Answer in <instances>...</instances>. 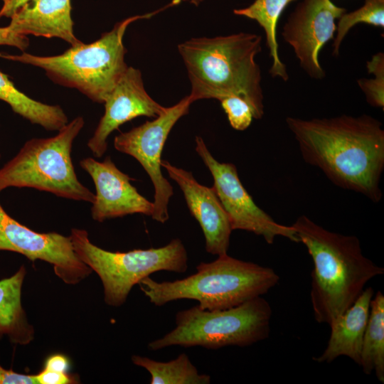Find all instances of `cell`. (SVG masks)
<instances>
[{
	"instance_id": "cell-6",
	"label": "cell",
	"mask_w": 384,
	"mask_h": 384,
	"mask_svg": "<svg viewBox=\"0 0 384 384\" xmlns=\"http://www.w3.org/2000/svg\"><path fill=\"white\" fill-rule=\"evenodd\" d=\"M84 124L78 116L53 137L26 142L0 169V192L9 187L32 188L92 203L95 194L78 180L71 157L73 142Z\"/></svg>"
},
{
	"instance_id": "cell-21",
	"label": "cell",
	"mask_w": 384,
	"mask_h": 384,
	"mask_svg": "<svg viewBox=\"0 0 384 384\" xmlns=\"http://www.w3.org/2000/svg\"><path fill=\"white\" fill-rule=\"evenodd\" d=\"M360 366L366 375L375 373L384 383V295L378 291L373 295L361 352Z\"/></svg>"
},
{
	"instance_id": "cell-7",
	"label": "cell",
	"mask_w": 384,
	"mask_h": 384,
	"mask_svg": "<svg viewBox=\"0 0 384 384\" xmlns=\"http://www.w3.org/2000/svg\"><path fill=\"white\" fill-rule=\"evenodd\" d=\"M272 310L261 297L225 309L206 310L198 305L178 311L176 327L148 343L151 351L178 346L219 349L247 347L266 339L270 334Z\"/></svg>"
},
{
	"instance_id": "cell-19",
	"label": "cell",
	"mask_w": 384,
	"mask_h": 384,
	"mask_svg": "<svg viewBox=\"0 0 384 384\" xmlns=\"http://www.w3.org/2000/svg\"><path fill=\"white\" fill-rule=\"evenodd\" d=\"M0 100L6 102L14 112L46 130L58 131L68 122L60 106L47 105L29 97L18 90L9 77L1 71Z\"/></svg>"
},
{
	"instance_id": "cell-20",
	"label": "cell",
	"mask_w": 384,
	"mask_h": 384,
	"mask_svg": "<svg viewBox=\"0 0 384 384\" xmlns=\"http://www.w3.org/2000/svg\"><path fill=\"white\" fill-rule=\"evenodd\" d=\"M294 0H255L246 8L234 9L233 13L256 21L265 33L266 45L272 58L270 73L272 78L287 81L289 75L286 65L281 60L277 41V25L286 6Z\"/></svg>"
},
{
	"instance_id": "cell-18",
	"label": "cell",
	"mask_w": 384,
	"mask_h": 384,
	"mask_svg": "<svg viewBox=\"0 0 384 384\" xmlns=\"http://www.w3.org/2000/svg\"><path fill=\"white\" fill-rule=\"evenodd\" d=\"M26 269L21 266L11 277L0 280V339L26 345L33 338V329L21 305V287Z\"/></svg>"
},
{
	"instance_id": "cell-16",
	"label": "cell",
	"mask_w": 384,
	"mask_h": 384,
	"mask_svg": "<svg viewBox=\"0 0 384 384\" xmlns=\"http://www.w3.org/2000/svg\"><path fill=\"white\" fill-rule=\"evenodd\" d=\"M70 0H30L11 17L8 28L13 32L47 38H60L71 46L82 42L75 36Z\"/></svg>"
},
{
	"instance_id": "cell-2",
	"label": "cell",
	"mask_w": 384,
	"mask_h": 384,
	"mask_svg": "<svg viewBox=\"0 0 384 384\" xmlns=\"http://www.w3.org/2000/svg\"><path fill=\"white\" fill-rule=\"evenodd\" d=\"M292 225L313 262L310 299L314 319L330 326L384 268L363 254L354 235L329 231L304 215Z\"/></svg>"
},
{
	"instance_id": "cell-5",
	"label": "cell",
	"mask_w": 384,
	"mask_h": 384,
	"mask_svg": "<svg viewBox=\"0 0 384 384\" xmlns=\"http://www.w3.org/2000/svg\"><path fill=\"white\" fill-rule=\"evenodd\" d=\"M178 3L179 0H173L154 12L125 18L97 41L89 44L82 42L60 55L38 56L28 53L16 55L1 52L0 57L38 67L55 83L75 88L92 101L104 103L128 68L124 60L127 49L123 43L127 27L134 21L149 18Z\"/></svg>"
},
{
	"instance_id": "cell-14",
	"label": "cell",
	"mask_w": 384,
	"mask_h": 384,
	"mask_svg": "<svg viewBox=\"0 0 384 384\" xmlns=\"http://www.w3.org/2000/svg\"><path fill=\"white\" fill-rule=\"evenodd\" d=\"M80 166L91 176L95 186L91 208L94 220L101 223L135 213L151 216L154 203L138 192L131 183L134 179L121 171L110 156L102 161L85 158L80 160Z\"/></svg>"
},
{
	"instance_id": "cell-30",
	"label": "cell",
	"mask_w": 384,
	"mask_h": 384,
	"mask_svg": "<svg viewBox=\"0 0 384 384\" xmlns=\"http://www.w3.org/2000/svg\"><path fill=\"white\" fill-rule=\"evenodd\" d=\"M3 5L0 9V18H11L22 6L30 0H2Z\"/></svg>"
},
{
	"instance_id": "cell-26",
	"label": "cell",
	"mask_w": 384,
	"mask_h": 384,
	"mask_svg": "<svg viewBox=\"0 0 384 384\" xmlns=\"http://www.w3.org/2000/svg\"><path fill=\"white\" fill-rule=\"evenodd\" d=\"M36 375L38 384H70L78 383L75 375L43 368Z\"/></svg>"
},
{
	"instance_id": "cell-27",
	"label": "cell",
	"mask_w": 384,
	"mask_h": 384,
	"mask_svg": "<svg viewBox=\"0 0 384 384\" xmlns=\"http://www.w3.org/2000/svg\"><path fill=\"white\" fill-rule=\"evenodd\" d=\"M0 46H13L24 51L29 46V39L26 36L11 31L8 26L0 27Z\"/></svg>"
},
{
	"instance_id": "cell-31",
	"label": "cell",
	"mask_w": 384,
	"mask_h": 384,
	"mask_svg": "<svg viewBox=\"0 0 384 384\" xmlns=\"http://www.w3.org/2000/svg\"><path fill=\"white\" fill-rule=\"evenodd\" d=\"M201 1L203 0H191V2L196 6H198Z\"/></svg>"
},
{
	"instance_id": "cell-13",
	"label": "cell",
	"mask_w": 384,
	"mask_h": 384,
	"mask_svg": "<svg viewBox=\"0 0 384 384\" xmlns=\"http://www.w3.org/2000/svg\"><path fill=\"white\" fill-rule=\"evenodd\" d=\"M104 104V114L87 142L88 148L97 158L105 154L109 136L122 124L140 116L156 118L166 110L149 95L141 71L131 66H128Z\"/></svg>"
},
{
	"instance_id": "cell-8",
	"label": "cell",
	"mask_w": 384,
	"mask_h": 384,
	"mask_svg": "<svg viewBox=\"0 0 384 384\" xmlns=\"http://www.w3.org/2000/svg\"><path fill=\"white\" fill-rule=\"evenodd\" d=\"M70 238L80 260L100 277L105 302L112 306H122L132 288L154 272L188 270L187 251L179 238L158 248L110 252L92 243L85 230L73 228Z\"/></svg>"
},
{
	"instance_id": "cell-25",
	"label": "cell",
	"mask_w": 384,
	"mask_h": 384,
	"mask_svg": "<svg viewBox=\"0 0 384 384\" xmlns=\"http://www.w3.org/2000/svg\"><path fill=\"white\" fill-rule=\"evenodd\" d=\"M220 102L234 129L243 131L250 127L254 119V112L245 100L231 95L222 99Z\"/></svg>"
},
{
	"instance_id": "cell-15",
	"label": "cell",
	"mask_w": 384,
	"mask_h": 384,
	"mask_svg": "<svg viewBox=\"0 0 384 384\" xmlns=\"http://www.w3.org/2000/svg\"><path fill=\"white\" fill-rule=\"evenodd\" d=\"M161 166L182 191L191 215L202 229L206 252L217 256L228 254L233 230L214 188L199 183L191 171L166 160L161 161Z\"/></svg>"
},
{
	"instance_id": "cell-24",
	"label": "cell",
	"mask_w": 384,
	"mask_h": 384,
	"mask_svg": "<svg viewBox=\"0 0 384 384\" xmlns=\"http://www.w3.org/2000/svg\"><path fill=\"white\" fill-rule=\"evenodd\" d=\"M368 72L374 78H361L357 83L363 92L367 102L373 107L384 109V54L378 53L366 64Z\"/></svg>"
},
{
	"instance_id": "cell-9",
	"label": "cell",
	"mask_w": 384,
	"mask_h": 384,
	"mask_svg": "<svg viewBox=\"0 0 384 384\" xmlns=\"http://www.w3.org/2000/svg\"><path fill=\"white\" fill-rule=\"evenodd\" d=\"M193 103L189 95L178 103L166 107V111L152 121H146L126 132L114 137V146L121 153L128 154L144 168L149 175L154 188L153 220L166 223L169 218V203L174 194L170 182L161 171V154L174 126L183 116L188 113Z\"/></svg>"
},
{
	"instance_id": "cell-4",
	"label": "cell",
	"mask_w": 384,
	"mask_h": 384,
	"mask_svg": "<svg viewBox=\"0 0 384 384\" xmlns=\"http://www.w3.org/2000/svg\"><path fill=\"white\" fill-rule=\"evenodd\" d=\"M272 268L240 260L228 254L201 262L196 272L175 281L156 282L150 277L138 284L156 306L179 299H193L206 310L225 309L266 294L279 282Z\"/></svg>"
},
{
	"instance_id": "cell-28",
	"label": "cell",
	"mask_w": 384,
	"mask_h": 384,
	"mask_svg": "<svg viewBox=\"0 0 384 384\" xmlns=\"http://www.w3.org/2000/svg\"><path fill=\"white\" fill-rule=\"evenodd\" d=\"M35 375H26L4 368L0 365V384H36Z\"/></svg>"
},
{
	"instance_id": "cell-23",
	"label": "cell",
	"mask_w": 384,
	"mask_h": 384,
	"mask_svg": "<svg viewBox=\"0 0 384 384\" xmlns=\"http://www.w3.org/2000/svg\"><path fill=\"white\" fill-rule=\"evenodd\" d=\"M359 23L384 28V0H365L359 9L344 13L336 26V35L333 43V55L339 54L341 43L350 29Z\"/></svg>"
},
{
	"instance_id": "cell-17",
	"label": "cell",
	"mask_w": 384,
	"mask_h": 384,
	"mask_svg": "<svg viewBox=\"0 0 384 384\" xmlns=\"http://www.w3.org/2000/svg\"><path fill=\"white\" fill-rule=\"evenodd\" d=\"M373 295L372 287L364 289L352 305L331 324L327 346L320 356L314 358V361L329 363L343 356L360 366L363 335Z\"/></svg>"
},
{
	"instance_id": "cell-11",
	"label": "cell",
	"mask_w": 384,
	"mask_h": 384,
	"mask_svg": "<svg viewBox=\"0 0 384 384\" xmlns=\"http://www.w3.org/2000/svg\"><path fill=\"white\" fill-rule=\"evenodd\" d=\"M0 250L20 253L33 262H48L57 276L68 284L78 283L92 272L76 255L70 236L33 231L11 218L1 203Z\"/></svg>"
},
{
	"instance_id": "cell-29",
	"label": "cell",
	"mask_w": 384,
	"mask_h": 384,
	"mask_svg": "<svg viewBox=\"0 0 384 384\" xmlns=\"http://www.w3.org/2000/svg\"><path fill=\"white\" fill-rule=\"evenodd\" d=\"M70 364L68 358L60 353L49 356L46 362L44 368L60 373H68Z\"/></svg>"
},
{
	"instance_id": "cell-12",
	"label": "cell",
	"mask_w": 384,
	"mask_h": 384,
	"mask_svg": "<svg viewBox=\"0 0 384 384\" xmlns=\"http://www.w3.org/2000/svg\"><path fill=\"white\" fill-rule=\"evenodd\" d=\"M346 11L331 0H303L284 25L283 39L292 47L301 68L311 78H325L319 60V52L334 38L336 20Z\"/></svg>"
},
{
	"instance_id": "cell-22",
	"label": "cell",
	"mask_w": 384,
	"mask_h": 384,
	"mask_svg": "<svg viewBox=\"0 0 384 384\" xmlns=\"http://www.w3.org/2000/svg\"><path fill=\"white\" fill-rule=\"evenodd\" d=\"M133 363L146 369L151 384H209L210 375L200 373L187 354L183 353L167 362L134 355Z\"/></svg>"
},
{
	"instance_id": "cell-10",
	"label": "cell",
	"mask_w": 384,
	"mask_h": 384,
	"mask_svg": "<svg viewBox=\"0 0 384 384\" xmlns=\"http://www.w3.org/2000/svg\"><path fill=\"white\" fill-rule=\"evenodd\" d=\"M195 142L196 151L213 176V187L228 215L233 230L252 233L262 236L268 244L274 243L278 236L299 242L292 225L277 223L256 204L242 185L235 164L216 160L202 137L196 136Z\"/></svg>"
},
{
	"instance_id": "cell-32",
	"label": "cell",
	"mask_w": 384,
	"mask_h": 384,
	"mask_svg": "<svg viewBox=\"0 0 384 384\" xmlns=\"http://www.w3.org/2000/svg\"><path fill=\"white\" fill-rule=\"evenodd\" d=\"M0 158H1V154H0Z\"/></svg>"
},
{
	"instance_id": "cell-1",
	"label": "cell",
	"mask_w": 384,
	"mask_h": 384,
	"mask_svg": "<svg viewBox=\"0 0 384 384\" xmlns=\"http://www.w3.org/2000/svg\"><path fill=\"white\" fill-rule=\"evenodd\" d=\"M286 123L307 164L319 168L340 188L374 203L381 200L384 129L379 120L368 114H343L311 119L288 117Z\"/></svg>"
},
{
	"instance_id": "cell-3",
	"label": "cell",
	"mask_w": 384,
	"mask_h": 384,
	"mask_svg": "<svg viewBox=\"0 0 384 384\" xmlns=\"http://www.w3.org/2000/svg\"><path fill=\"white\" fill-rule=\"evenodd\" d=\"M262 37L240 32L213 38H192L178 46L184 62L193 102L236 95L245 100L254 119L264 114L261 70L256 62Z\"/></svg>"
}]
</instances>
